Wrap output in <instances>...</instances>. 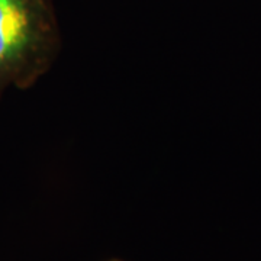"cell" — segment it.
<instances>
[{"label":"cell","mask_w":261,"mask_h":261,"mask_svg":"<svg viewBox=\"0 0 261 261\" xmlns=\"http://www.w3.org/2000/svg\"><path fill=\"white\" fill-rule=\"evenodd\" d=\"M58 51L53 0H0V97L9 87H32Z\"/></svg>","instance_id":"obj_1"},{"label":"cell","mask_w":261,"mask_h":261,"mask_svg":"<svg viewBox=\"0 0 261 261\" xmlns=\"http://www.w3.org/2000/svg\"><path fill=\"white\" fill-rule=\"evenodd\" d=\"M109 261H122V260H115V258H113V260H109Z\"/></svg>","instance_id":"obj_2"}]
</instances>
